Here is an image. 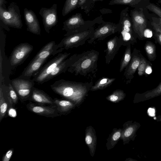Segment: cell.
Instances as JSON below:
<instances>
[{
  "mask_svg": "<svg viewBox=\"0 0 161 161\" xmlns=\"http://www.w3.org/2000/svg\"><path fill=\"white\" fill-rule=\"evenodd\" d=\"M92 86L91 83L61 79L55 81L50 87L56 93L77 105L81 103Z\"/></svg>",
  "mask_w": 161,
  "mask_h": 161,
  "instance_id": "6da1fadb",
  "label": "cell"
},
{
  "mask_svg": "<svg viewBox=\"0 0 161 161\" xmlns=\"http://www.w3.org/2000/svg\"><path fill=\"white\" fill-rule=\"evenodd\" d=\"M99 53L92 50L76 54L75 59L67 71L75 75L86 76L90 73H94L97 67Z\"/></svg>",
  "mask_w": 161,
  "mask_h": 161,
  "instance_id": "7a4b0ae2",
  "label": "cell"
},
{
  "mask_svg": "<svg viewBox=\"0 0 161 161\" xmlns=\"http://www.w3.org/2000/svg\"><path fill=\"white\" fill-rule=\"evenodd\" d=\"M128 11V7L121 11L119 22L121 27L120 36L122 40L123 45L126 46L136 43L137 42L136 39L137 37L133 30Z\"/></svg>",
  "mask_w": 161,
  "mask_h": 161,
  "instance_id": "3957f363",
  "label": "cell"
},
{
  "mask_svg": "<svg viewBox=\"0 0 161 161\" xmlns=\"http://www.w3.org/2000/svg\"><path fill=\"white\" fill-rule=\"evenodd\" d=\"M0 20L5 25L12 27L21 29L23 26L20 10L14 2H12L7 9L0 7Z\"/></svg>",
  "mask_w": 161,
  "mask_h": 161,
  "instance_id": "277c9868",
  "label": "cell"
},
{
  "mask_svg": "<svg viewBox=\"0 0 161 161\" xmlns=\"http://www.w3.org/2000/svg\"><path fill=\"white\" fill-rule=\"evenodd\" d=\"M94 30L93 27L86 31L65 36L58 44V47L63 50H68L81 46L90 38Z\"/></svg>",
  "mask_w": 161,
  "mask_h": 161,
  "instance_id": "5b68a950",
  "label": "cell"
},
{
  "mask_svg": "<svg viewBox=\"0 0 161 161\" xmlns=\"http://www.w3.org/2000/svg\"><path fill=\"white\" fill-rule=\"evenodd\" d=\"M70 53H59L46 64L34 75L33 80L38 84H42L47 76L61 62L67 58Z\"/></svg>",
  "mask_w": 161,
  "mask_h": 161,
  "instance_id": "8992f818",
  "label": "cell"
},
{
  "mask_svg": "<svg viewBox=\"0 0 161 161\" xmlns=\"http://www.w3.org/2000/svg\"><path fill=\"white\" fill-rule=\"evenodd\" d=\"M121 29V25L119 23L116 24L104 21L94 30L93 33L88 40V43H92L96 40H103L112 34L120 32Z\"/></svg>",
  "mask_w": 161,
  "mask_h": 161,
  "instance_id": "52a82bcc",
  "label": "cell"
},
{
  "mask_svg": "<svg viewBox=\"0 0 161 161\" xmlns=\"http://www.w3.org/2000/svg\"><path fill=\"white\" fill-rule=\"evenodd\" d=\"M34 82L33 79L19 77L11 80V83L21 102L29 100L34 87Z\"/></svg>",
  "mask_w": 161,
  "mask_h": 161,
  "instance_id": "ba28073f",
  "label": "cell"
},
{
  "mask_svg": "<svg viewBox=\"0 0 161 161\" xmlns=\"http://www.w3.org/2000/svg\"><path fill=\"white\" fill-rule=\"evenodd\" d=\"M143 11L142 8H134L130 10V14L133 30L140 39H143L144 31L147 27V21Z\"/></svg>",
  "mask_w": 161,
  "mask_h": 161,
  "instance_id": "9c48e42d",
  "label": "cell"
},
{
  "mask_svg": "<svg viewBox=\"0 0 161 161\" xmlns=\"http://www.w3.org/2000/svg\"><path fill=\"white\" fill-rule=\"evenodd\" d=\"M33 49V46L27 42L21 43L13 50L10 57L12 67L16 66L22 63Z\"/></svg>",
  "mask_w": 161,
  "mask_h": 161,
  "instance_id": "30bf717a",
  "label": "cell"
},
{
  "mask_svg": "<svg viewBox=\"0 0 161 161\" xmlns=\"http://www.w3.org/2000/svg\"><path fill=\"white\" fill-rule=\"evenodd\" d=\"M39 14L42 17L45 30L49 33L51 29L58 22L57 4H54L49 8H42Z\"/></svg>",
  "mask_w": 161,
  "mask_h": 161,
  "instance_id": "8fae6325",
  "label": "cell"
},
{
  "mask_svg": "<svg viewBox=\"0 0 161 161\" xmlns=\"http://www.w3.org/2000/svg\"><path fill=\"white\" fill-rule=\"evenodd\" d=\"M82 15L78 13L72 15L63 22L62 30L66 31L65 36L78 32L81 27L86 22Z\"/></svg>",
  "mask_w": 161,
  "mask_h": 161,
  "instance_id": "7c38bea8",
  "label": "cell"
},
{
  "mask_svg": "<svg viewBox=\"0 0 161 161\" xmlns=\"http://www.w3.org/2000/svg\"><path fill=\"white\" fill-rule=\"evenodd\" d=\"M26 107L31 112L47 117L54 118L60 116L55 105L46 106L30 102L27 104Z\"/></svg>",
  "mask_w": 161,
  "mask_h": 161,
  "instance_id": "4fadbf2b",
  "label": "cell"
},
{
  "mask_svg": "<svg viewBox=\"0 0 161 161\" xmlns=\"http://www.w3.org/2000/svg\"><path fill=\"white\" fill-rule=\"evenodd\" d=\"M141 126L140 124L136 121L128 120L123 125L120 140L124 145L129 144L131 140L134 141L137 136L136 132Z\"/></svg>",
  "mask_w": 161,
  "mask_h": 161,
  "instance_id": "5bb4252c",
  "label": "cell"
},
{
  "mask_svg": "<svg viewBox=\"0 0 161 161\" xmlns=\"http://www.w3.org/2000/svg\"><path fill=\"white\" fill-rule=\"evenodd\" d=\"M24 14L27 25V31L35 34L40 35L41 30L39 22L34 12L31 9L25 8Z\"/></svg>",
  "mask_w": 161,
  "mask_h": 161,
  "instance_id": "9a60e30c",
  "label": "cell"
},
{
  "mask_svg": "<svg viewBox=\"0 0 161 161\" xmlns=\"http://www.w3.org/2000/svg\"><path fill=\"white\" fill-rule=\"evenodd\" d=\"M63 50L58 48V44H56L55 41H52L44 46L33 59L46 61L50 56L59 53Z\"/></svg>",
  "mask_w": 161,
  "mask_h": 161,
  "instance_id": "2e32d148",
  "label": "cell"
},
{
  "mask_svg": "<svg viewBox=\"0 0 161 161\" xmlns=\"http://www.w3.org/2000/svg\"><path fill=\"white\" fill-rule=\"evenodd\" d=\"M142 54L140 51L134 49L131 55L132 58L130 63L124 75L127 81V83L130 82L134 77V75L137 69L141 58Z\"/></svg>",
  "mask_w": 161,
  "mask_h": 161,
  "instance_id": "e0dca14e",
  "label": "cell"
},
{
  "mask_svg": "<svg viewBox=\"0 0 161 161\" xmlns=\"http://www.w3.org/2000/svg\"><path fill=\"white\" fill-rule=\"evenodd\" d=\"M123 45L122 40L120 36H115L107 42V48L105 56L106 63L108 64L113 60L120 47Z\"/></svg>",
  "mask_w": 161,
  "mask_h": 161,
  "instance_id": "ac0fdd59",
  "label": "cell"
},
{
  "mask_svg": "<svg viewBox=\"0 0 161 161\" xmlns=\"http://www.w3.org/2000/svg\"><path fill=\"white\" fill-rule=\"evenodd\" d=\"M28 100L32 101L40 105H55L53 99L50 96L43 91L34 87L32 89L31 95Z\"/></svg>",
  "mask_w": 161,
  "mask_h": 161,
  "instance_id": "d6986e66",
  "label": "cell"
},
{
  "mask_svg": "<svg viewBox=\"0 0 161 161\" xmlns=\"http://www.w3.org/2000/svg\"><path fill=\"white\" fill-rule=\"evenodd\" d=\"M46 61L33 59L19 77L25 79H30L33 77L42 68Z\"/></svg>",
  "mask_w": 161,
  "mask_h": 161,
  "instance_id": "ffe728a7",
  "label": "cell"
},
{
  "mask_svg": "<svg viewBox=\"0 0 161 161\" xmlns=\"http://www.w3.org/2000/svg\"><path fill=\"white\" fill-rule=\"evenodd\" d=\"M85 141L91 156L95 154L97 143V137L94 129L92 126H87L85 130Z\"/></svg>",
  "mask_w": 161,
  "mask_h": 161,
  "instance_id": "44dd1931",
  "label": "cell"
},
{
  "mask_svg": "<svg viewBox=\"0 0 161 161\" xmlns=\"http://www.w3.org/2000/svg\"><path fill=\"white\" fill-rule=\"evenodd\" d=\"M76 54H74L68 58H66L60 63L47 76L44 82L52 79L63 73L65 72L73 62Z\"/></svg>",
  "mask_w": 161,
  "mask_h": 161,
  "instance_id": "7402d4cb",
  "label": "cell"
},
{
  "mask_svg": "<svg viewBox=\"0 0 161 161\" xmlns=\"http://www.w3.org/2000/svg\"><path fill=\"white\" fill-rule=\"evenodd\" d=\"M161 95V82L153 89L135 94L133 102L134 103L143 102Z\"/></svg>",
  "mask_w": 161,
  "mask_h": 161,
  "instance_id": "603a6c76",
  "label": "cell"
},
{
  "mask_svg": "<svg viewBox=\"0 0 161 161\" xmlns=\"http://www.w3.org/2000/svg\"><path fill=\"white\" fill-rule=\"evenodd\" d=\"M53 101L60 115L68 114L76 105L74 103L68 100H61L55 98L53 99Z\"/></svg>",
  "mask_w": 161,
  "mask_h": 161,
  "instance_id": "cb8c5ba5",
  "label": "cell"
},
{
  "mask_svg": "<svg viewBox=\"0 0 161 161\" xmlns=\"http://www.w3.org/2000/svg\"><path fill=\"white\" fill-rule=\"evenodd\" d=\"M150 3L149 0H111L109 5H128L134 8H146Z\"/></svg>",
  "mask_w": 161,
  "mask_h": 161,
  "instance_id": "d4e9b609",
  "label": "cell"
},
{
  "mask_svg": "<svg viewBox=\"0 0 161 161\" xmlns=\"http://www.w3.org/2000/svg\"><path fill=\"white\" fill-rule=\"evenodd\" d=\"M121 132V128H114L113 129L112 132L107 139L106 146L108 150L114 148L119 140H120Z\"/></svg>",
  "mask_w": 161,
  "mask_h": 161,
  "instance_id": "484cf974",
  "label": "cell"
},
{
  "mask_svg": "<svg viewBox=\"0 0 161 161\" xmlns=\"http://www.w3.org/2000/svg\"><path fill=\"white\" fill-rule=\"evenodd\" d=\"M115 79L113 78L103 77L98 80L95 84L92 86L90 90L95 91L103 89L110 86Z\"/></svg>",
  "mask_w": 161,
  "mask_h": 161,
  "instance_id": "4316f807",
  "label": "cell"
},
{
  "mask_svg": "<svg viewBox=\"0 0 161 161\" xmlns=\"http://www.w3.org/2000/svg\"><path fill=\"white\" fill-rule=\"evenodd\" d=\"M126 96L123 91L118 89L113 92L106 97L108 100L114 103H117L123 100Z\"/></svg>",
  "mask_w": 161,
  "mask_h": 161,
  "instance_id": "83f0119b",
  "label": "cell"
},
{
  "mask_svg": "<svg viewBox=\"0 0 161 161\" xmlns=\"http://www.w3.org/2000/svg\"><path fill=\"white\" fill-rule=\"evenodd\" d=\"M79 0H66L63 7L62 14L64 16L77 8Z\"/></svg>",
  "mask_w": 161,
  "mask_h": 161,
  "instance_id": "f1b7e54d",
  "label": "cell"
},
{
  "mask_svg": "<svg viewBox=\"0 0 161 161\" xmlns=\"http://www.w3.org/2000/svg\"><path fill=\"white\" fill-rule=\"evenodd\" d=\"M145 49L148 58L150 61H153L156 58V47L152 42L147 41L146 42Z\"/></svg>",
  "mask_w": 161,
  "mask_h": 161,
  "instance_id": "f546056e",
  "label": "cell"
},
{
  "mask_svg": "<svg viewBox=\"0 0 161 161\" xmlns=\"http://www.w3.org/2000/svg\"><path fill=\"white\" fill-rule=\"evenodd\" d=\"M130 45L127 46L123 57L122 58L119 69V72H121L127 67L131 60V54Z\"/></svg>",
  "mask_w": 161,
  "mask_h": 161,
  "instance_id": "4dcf8cb0",
  "label": "cell"
},
{
  "mask_svg": "<svg viewBox=\"0 0 161 161\" xmlns=\"http://www.w3.org/2000/svg\"><path fill=\"white\" fill-rule=\"evenodd\" d=\"M8 105L4 96L3 87L1 85L0 88V122L5 115Z\"/></svg>",
  "mask_w": 161,
  "mask_h": 161,
  "instance_id": "1f68e13d",
  "label": "cell"
},
{
  "mask_svg": "<svg viewBox=\"0 0 161 161\" xmlns=\"http://www.w3.org/2000/svg\"><path fill=\"white\" fill-rule=\"evenodd\" d=\"M94 4L93 0H79L77 8H80L86 14H89Z\"/></svg>",
  "mask_w": 161,
  "mask_h": 161,
  "instance_id": "d6a6232c",
  "label": "cell"
},
{
  "mask_svg": "<svg viewBox=\"0 0 161 161\" xmlns=\"http://www.w3.org/2000/svg\"><path fill=\"white\" fill-rule=\"evenodd\" d=\"M148 62L141 55V60L137 69L138 75L142 76L145 74V71Z\"/></svg>",
  "mask_w": 161,
  "mask_h": 161,
  "instance_id": "836d02e7",
  "label": "cell"
},
{
  "mask_svg": "<svg viewBox=\"0 0 161 161\" xmlns=\"http://www.w3.org/2000/svg\"><path fill=\"white\" fill-rule=\"evenodd\" d=\"M153 29L155 31V35L157 41L161 46V27L158 23L154 21L151 23Z\"/></svg>",
  "mask_w": 161,
  "mask_h": 161,
  "instance_id": "e575fe53",
  "label": "cell"
},
{
  "mask_svg": "<svg viewBox=\"0 0 161 161\" xmlns=\"http://www.w3.org/2000/svg\"><path fill=\"white\" fill-rule=\"evenodd\" d=\"M8 89V94L11 99L13 103L14 104H15L18 101V95L11 83H9V84Z\"/></svg>",
  "mask_w": 161,
  "mask_h": 161,
  "instance_id": "d590c367",
  "label": "cell"
},
{
  "mask_svg": "<svg viewBox=\"0 0 161 161\" xmlns=\"http://www.w3.org/2000/svg\"><path fill=\"white\" fill-rule=\"evenodd\" d=\"M146 8L161 18V8L154 4L150 3L146 7Z\"/></svg>",
  "mask_w": 161,
  "mask_h": 161,
  "instance_id": "8d00e7d4",
  "label": "cell"
},
{
  "mask_svg": "<svg viewBox=\"0 0 161 161\" xmlns=\"http://www.w3.org/2000/svg\"><path fill=\"white\" fill-rule=\"evenodd\" d=\"M13 149L8 150L2 158V161H9L13 154Z\"/></svg>",
  "mask_w": 161,
  "mask_h": 161,
  "instance_id": "74e56055",
  "label": "cell"
},
{
  "mask_svg": "<svg viewBox=\"0 0 161 161\" xmlns=\"http://www.w3.org/2000/svg\"><path fill=\"white\" fill-rule=\"evenodd\" d=\"M144 37L150 38L153 36L152 31L149 29H146L143 32Z\"/></svg>",
  "mask_w": 161,
  "mask_h": 161,
  "instance_id": "f35d334b",
  "label": "cell"
},
{
  "mask_svg": "<svg viewBox=\"0 0 161 161\" xmlns=\"http://www.w3.org/2000/svg\"><path fill=\"white\" fill-rule=\"evenodd\" d=\"M151 64H150L148 63L146 67L145 74L147 75H149L151 74L152 71V67L151 66Z\"/></svg>",
  "mask_w": 161,
  "mask_h": 161,
  "instance_id": "ab89813d",
  "label": "cell"
},
{
  "mask_svg": "<svg viewBox=\"0 0 161 161\" xmlns=\"http://www.w3.org/2000/svg\"><path fill=\"white\" fill-rule=\"evenodd\" d=\"M7 2L5 0H0V7H2L4 9H6L5 6V4L7 3Z\"/></svg>",
  "mask_w": 161,
  "mask_h": 161,
  "instance_id": "60d3db41",
  "label": "cell"
},
{
  "mask_svg": "<svg viewBox=\"0 0 161 161\" xmlns=\"http://www.w3.org/2000/svg\"><path fill=\"white\" fill-rule=\"evenodd\" d=\"M156 120L157 122H161V115H158L156 117Z\"/></svg>",
  "mask_w": 161,
  "mask_h": 161,
  "instance_id": "b9f144b4",
  "label": "cell"
},
{
  "mask_svg": "<svg viewBox=\"0 0 161 161\" xmlns=\"http://www.w3.org/2000/svg\"><path fill=\"white\" fill-rule=\"evenodd\" d=\"M125 161H137V160H136L135 159H134L133 158H127L126 159Z\"/></svg>",
  "mask_w": 161,
  "mask_h": 161,
  "instance_id": "7bdbcfd3",
  "label": "cell"
},
{
  "mask_svg": "<svg viewBox=\"0 0 161 161\" xmlns=\"http://www.w3.org/2000/svg\"><path fill=\"white\" fill-rule=\"evenodd\" d=\"M158 24H159V25L161 27V18H160V17L159 18V23H158Z\"/></svg>",
  "mask_w": 161,
  "mask_h": 161,
  "instance_id": "ee69618b",
  "label": "cell"
},
{
  "mask_svg": "<svg viewBox=\"0 0 161 161\" xmlns=\"http://www.w3.org/2000/svg\"><path fill=\"white\" fill-rule=\"evenodd\" d=\"M93 2L95 3L96 2L100 1H103V0H93Z\"/></svg>",
  "mask_w": 161,
  "mask_h": 161,
  "instance_id": "f6af8a7d",
  "label": "cell"
},
{
  "mask_svg": "<svg viewBox=\"0 0 161 161\" xmlns=\"http://www.w3.org/2000/svg\"></svg>",
  "mask_w": 161,
  "mask_h": 161,
  "instance_id": "bcb514c9",
  "label": "cell"
}]
</instances>
